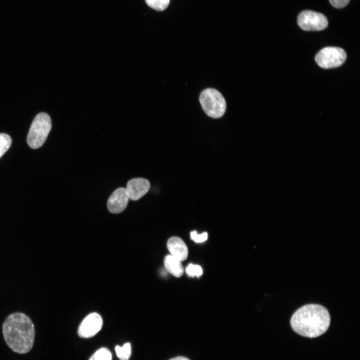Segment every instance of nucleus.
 Returning a JSON list of instances; mask_svg holds the SVG:
<instances>
[{
  "label": "nucleus",
  "instance_id": "obj_1",
  "mask_svg": "<svg viewBox=\"0 0 360 360\" xmlns=\"http://www.w3.org/2000/svg\"><path fill=\"white\" fill-rule=\"evenodd\" d=\"M2 334L6 344L14 352L24 354L32 348L34 326L24 314L16 312L8 316L2 324Z\"/></svg>",
  "mask_w": 360,
  "mask_h": 360
},
{
  "label": "nucleus",
  "instance_id": "obj_2",
  "mask_svg": "<svg viewBox=\"0 0 360 360\" xmlns=\"http://www.w3.org/2000/svg\"><path fill=\"white\" fill-rule=\"evenodd\" d=\"M330 322V317L327 309L318 304H308L299 308L292 314L290 322L296 333L309 338L324 334Z\"/></svg>",
  "mask_w": 360,
  "mask_h": 360
},
{
  "label": "nucleus",
  "instance_id": "obj_3",
  "mask_svg": "<svg viewBox=\"0 0 360 360\" xmlns=\"http://www.w3.org/2000/svg\"><path fill=\"white\" fill-rule=\"evenodd\" d=\"M52 128L50 116L45 112L38 114L33 120L27 136V142L32 148L40 147Z\"/></svg>",
  "mask_w": 360,
  "mask_h": 360
},
{
  "label": "nucleus",
  "instance_id": "obj_4",
  "mask_svg": "<svg viewBox=\"0 0 360 360\" xmlns=\"http://www.w3.org/2000/svg\"><path fill=\"white\" fill-rule=\"evenodd\" d=\"M200 102L206 114L212 118L222 116L226 109V102L222 94L217 90L208 88L200 94Z\"/></svg>",
  "mask_w": 360,
  "mask_h": 360
},
{
  "label": "nucleus",
  "instance_id": "obj_5",
  "mask_svg": "<svg viewBox=\"0 0 360 360\" xmlns=\"http://www.w3.org/2000/svg\"><path fill=\"white\" fill-rule=\"evenodd\" d=\"M346 58V54L342 48L328 46L322 49L316 56L317 64L324 68H331L342 65Z\"/></svg>",
  "mask_w": 360,
  "mask_h": 360
},
{
  "label": "nucleus",
  "instance_id": "obj_6",
  "mask_svg": "<svg viewBox=\"0 0 360 360\" xmlns=\"http://www.w3.org/2000/svg\"><path fill=\"white\" fill-rule=\"evenodd\" d=\"M299 26L306 31H320L328 26L326 17L323 14L310 10L302 12L298 17Z\"/></svg>",
  "mask_w": 360,
  "mask_h": 360
},
{
  "label": "nucleus",
  "instance_id": "obj_7",
  "mask_svg": "<svg viewBox=\"0 0 360 360\" xmlns=\"http://www.w3.org/2000/svg\"><path fill=\"white\" fill-rule=\"evenodd\" d=\"M102 319L96 312L87 316L80 324L78 334L82 338H90L96 335L102 328Z\"/></svg>",
  "mask_w": 360,
  "mask_h": 360
},
{
  "label": "nucleus",
  "instance_id": "obj_8",
  "mask_svg": "<svg viewBox=\"0 0 360 360\" xmlns=\"http://www.w3.org/2000/svg\"><path fill=\"white\" fill-rule=\"evenodd\" d=\"M128 199L126 188H117L112 193L108 200L107 206L109 212L112 214L122 212L126 208Z\"/></svg>",
  "mask_w": 360,
  "mask_h": 360
},
{
  "label": "nucleus",
  "instance_id": "obj_9",
  "mask_svg": "<svg viewBox=\"0 0 360 360\" xmlns=\"http://www.w3.org/2000/svg\"><path fill=\"white\" fill-rule=\"evenodd\" d=\"M149 181L144 178H138L130 180L126 188L129 198L136 200L144 196L150 190Z\"/></svg>",
  "mask_w": 360,
  "mask_h": 360
},
{
  "label": "nucleus",
  "instance_id": "obj_10",
  "mask_svg": "<svg viewBox=\"0 0 360 360\" xmlns=\"http://www.w3.org/2000/svg\"><path fill=\"white\" fill-rule=\"evenodd\" d=\"M167 247L174 257L182 262L188 256V248L182 238L177 236L170 238Z\"/></svg>",
  "mask_w": 360,
  "mask_h": 360
},
{
  "label": "nucleus",
  "instance_id": "obj_11",
  "mask_svg": "<svg viewBox=\"0 0 360 360\" xmlns=\"http://www.w3.org/2000/svg\"><path fill=\"white\" fill-rule=\"evenodd\" d=\"M164 264L167 270L174 276L179 278L183 274L184 268L181 262L171 254L165 257Z\"/></svg>",
  "mask_w": 360,
  "mask_h": 360
},
{
  "label": "nucleus",
  "instance_id": "obj_12",
  "mask_svg": "<svg viewBox=\"0 0 360 360\" xmlns=\"http://www.w3.org/2000/svg\"><path fill=\"white\" fill-rule=\"evenodd\" d=\"M115 350L117 356L120 360H128L132 354V348L130 343L127 342L122 346H116Z\"/></svg>",
  "mask_w": 360,
  "mask_h": 360
},
{
  "label": "nucleus",
  "instance_id": "obj_13",
  "mask_svg": "<svg viewBox=\"0 0 360 360\" xmlns=\"http://www.w3.org/2000/svg\"><path fill=\"white\" fill-rule=\"evenodd\" d=\"M110 352L106 348H102L96 351L88 360H112Z\"/></svg>",
  "mask_w": 360,
  "mask_h": 360
},
{
  "label": "nucleus",
  "instance_id": "obj_14",
  "mask_svg": "<svg viewBox=\"0 0 360 360\" xmlns=\"http://www.w3.org/2000/svg\"><path fill=\"white\" fill-rule=\"evenodd\" d=\"M146 2L151 8L158 11H162L168 6L170 0H146Z\"/></svg>",
  "mask_w": 360,
  "mask_h": 360
},
{
  "label": "nucleus",
  "instance_id": "obj_15",
  "mask_svg": "<svg viewBox=\"0 0 360 360\" xmlns=\"http://www.w3.org/2000/svg\"><path fill=\"white\" fill-rule=\"evenodd\" d=\"M11 143V138L8 134L0 133V158L9 148Z\"/></svg>",
  "mask_w": 360,
  "mask_h": 360
},
{
  "label": "nucleus",
  "instance_id": "obj_16",
  "mask_svg": "<svg viewBox=\"0 0 360 360\" xmlns=\"http://www.w3.org/2000/svg\"><path fill=\"white\" fill-rule=\"evenodd\" d=\"M187 274L190 276H200L202 274V270L200 266L190 264L186 268Z\"/></svg>",
  "mask_w": 360,
  "mask_h": 360
},
{
  "label": "nucleus",
  "instance_id": "obj_17",
  "mask_svg": "<svg viewBox=\"0 0 360 360\" xmlns=\"http://www.w3.org/2000/svg\"><path fill=\"white\" fill-rule=\"evenodd\" d=\"M190 238L196 242H204L208 238V233L205 232L201 234H198L196 231H192L190 232Z\"/></svg>",
  "mask_w": 360,
  "mask_h": 360
},
{
  "label": "nucleus",
  "instance_id": "obj_18",
  "mask_svg": "<svg viewBox=\"0 0 360 360\" xmlns=\"http://www.w3.org/2000/svg\"><path fill=\"white\" fill-rule=\"evenodd\" d=\"M350 0H329L330 4L336 8H342L346 6Z\"/></svg>",
  "mask_w": 360,
  "mask_h": 360
},
{
  "label": "nucleus",
  "instance_id": "obj_19",
  "mask_svg": "<svg viewBox=\"0 0 360 360\" xmlns=\"http://www.w3.org/2000/svg\"><path fill=\"white\" fill-rule=\"evenodd\" d=\"M169 360H190L186 357L184 356H178L170 359Z\"/></svg>",
  "mask_w": 360,
  "mask_h": 360
}]
</instances>
